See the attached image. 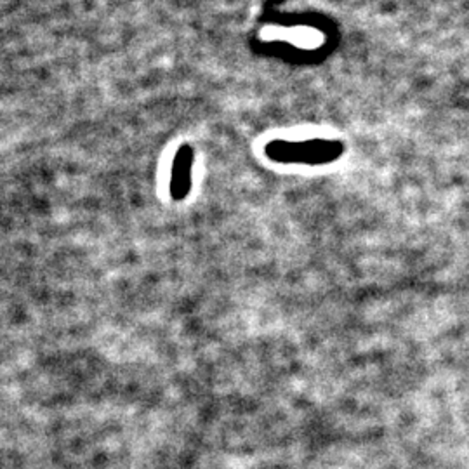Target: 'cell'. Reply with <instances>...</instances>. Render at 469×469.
Instances as JSON below:
<instances>
[{
  "instance_id": "cell-1",
  "label": "cell",
  "mask_w": 469,
  "mask_h": 469,
  "mask_svg": "<svg viewBox=\"0 0 469 469\" xmlns=\"http://www.w3.org/2000/svg\"><path fill=\"white\" fill-rule=\"evenodd\" d=\"M191 162H193V151L190 146H181L176 153L174 166H172V181L171 193L176 200H181L188 195L191 184Z\"/></svg>"
}]
</instances>
